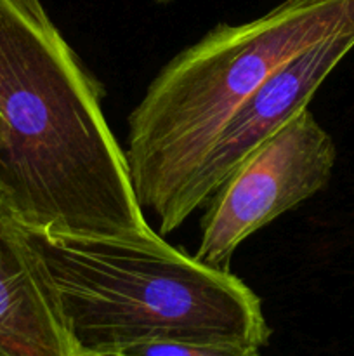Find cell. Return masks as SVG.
<instances>
[{
  "label": "cell",
  "mask_w": 354,
  "mask_h": 356,
  "mask_svg": "<svg viewBox=\"0 0 354 356\" xmlns=\"http://www.w3.org/2000/svg\"><path fill=\"white\" fill-rule=\"evenodd\" d=\"M104 87L40 0H0V197L30 232L146 242Z\"/></svg>",
  "instance_id": "cell-1"
},
{
  "label": "cell",
  "mask_w": 354,
  "mask_h": 356,
  "mask_svg": "<svg viewBox=\"0 0 354 356\" xmlns=\"http://www.w3.org/2000/svg\"><path fill=\"white\" fill-rule=\"evenodd\" d=\"M342 35H354V0H283L248 23L217 24L163 66L128 117L125 149L160 236L184 222L201 162L250 94L311 45Z\"/></svg>",
  "instance_id": "cell-2"
},
{
  "label": "cell",
  "mask_w": 354,
  "mask_h": 356,
  "mask_svg": "<svg viewBox=\"0 0 354 356\" xmlns=\"http://www.w3.org/2000/svg\"><path fill=\"white\" fill-rule=\"evenodd\" d=\"M80 356L146 341L266 346L259 296L231 271L172 247L30 232Z\"/></svg>",
  "instance_id": "cell-3"
},
{
  "label": "cell",
  "mask_w": 354,
  "mask_h": 356,
  "mask_svg": "<svg viewBox=\"0 0 354 356\" xmlns=\"http://www.w3.org/2000/svg\"><path fill=\"white\" fill-rule=\"evenodd\" d=\"M337 149L305 108L257 146L208 198L194 257L231 271L233 254L252 236L328 184Z\"/></svg>",
  "instance_id": "cell-4"
},
{
  "label": "cell",
  "mask_w": 354,
  "mask_h": 356,
  "mask_svg": "<svg viewBox=\"0 0 354 356\" xmlns=\"http://www.w3.org/2000/svg\"><path fill=\"white\" fill-rule=\"evenodd\" d=\"M353 47L354 35L318 42L276 70L250 94L248 99L226 122L201 162L184 198V221L196 209L203 207L214 191L257 146L307 108L323 80Z\"/></svg>",
  "instance_id": "cell-5"
},
{
  "label": "cell",
  "mask_w": 354,
  "mask_h": 356,
  "mask_svg": "<svg viewBox=\"0 0 354 356\" xmlns=\"http://www.w3.org/2000/svg\"><path fill=\"white\" fill-rule=\"evenodd\" d=\"M0 356H80L44 257L2 197Z\"/></svg>",
  "instance_id": "cell-6"
},
{
  "label": "cell",
  "mask_w": 354,
  "mask_h": 356,
  "mask_svg": "<svg viewBox=\"0 0 354 356\" xmlns=\"http://www.w3.org/2000/svg\"><path fill=\"white\" fill-rule=\"evenodd\" d=\"M99 356H262L260 348L196 341H146Z\"/></svg>",
  "instance_id": "cell-7"
},
{
  "label": "cell",
  "mask_w": 354,
  "mask_h": 356,
  "mask_svg": "<svg viewBox=\"0 0 354 356\" xmlns=\"http://www.w3.org/2000/svg\"><path fill=\"white\" fill-rule=\"evenodd\" d=\"M3 145V124H2V118H0V148Z\"/></svg>",
  "instance_id": "cell-8"
},
{
  "label": "cell",
  "mask_w": 354,
  "mask_h": 356,
  "mask_svg": "<svg viewBox=\"0 0 354 356\" xmlns=\"http://www.w3.org/2000/svg\"><path fill=\"white\" fill-rule=\"evenodd\" d=\"M156 2H158V3H169V2H172V0H156Z\"/></svg>",
  "instance_id": "cell-9"
}]
</instances>
